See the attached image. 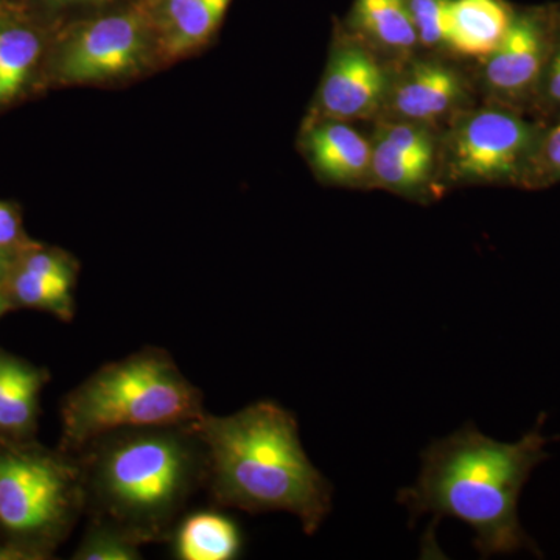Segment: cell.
Instances as JSON below:
<instances>
[{"mask_svg":"<svg viewBox=\"0 0 560 560\" xmlns=\"http://www.w3.org/2000/svg\"><path fill=\"white\" fill-rule=\"evenodd\" d=\"M529 165L536 168L537 178L547 179L545 183L560 179V121L539 139Z\"/></svg>","mask_w":560,"mask_h":560,"instance_id":"cell-23","label":"cell"},{"mask_svg":"<svg viewBox=\"0 0 560 560\" xmlns=\"http://www.w3.org/2000/svg\"><path fill=\"white\" fill-rule=\"evenodd\" d=\"M552 441H560V436L552 438Z\"/></svg>","mask_w":560,"mask_h":560,"instance_id":"cell-30","label":"cell"},{"mask_svg":"<svg viewBox=\"0 0 560 560\" xmlns=\"http://www.w3.org/2000/svg\"><path fill=\"white\" fill-rule=\"evenodd\" d=\"M10 2V0H0V3Z\"/></svg>","mask_w":560,"mask_h":560,"instance_id":"cell-31","label":"cell"},{"mask_svg":"<svg viewBox=\"0 0 560 560\" xmlns=\"http://www.w3.org/2000/svg\"><path fill=\"white\" fill-rule=\"evenodd\" d=\"M7 311H9V301H7V298L3 296L2 291H0V316Z\"/></svg>","mask_w":560,"mask_h":560,"instance_id":"cell-29","label":"cell"},{"mask_svg":"<svg viewBox=\"0 0 560 560\" xmlns=\"http://www.w3.org/2000/svg\"><path fill=\"white\" fill-rule=\"evenodd\" d=\"M31 11L0 3V109L20 101L43 60L46 43Z\"/></svg>","mask_w":560,"mask_h":560,"instance_id":"cell-10","label":"cell"},{"mask_svg":"<svg viewBox=\"0 0 560 560\" xmlns=\"http://www.w3.org/2000/svg\"><path fill=\"white\" fill-rule=\"evenodd\" d=\"M73 280L46 278L14 267L10 276V291L25 307L54 313L60 319H72Z\"/></svg>","mask_w":560,"mask_h":560,"instance_id":"cell-18","label":"cell"},{"mask_svg":"<svg viewBox=\"0 0 560 560\" xmlns=\"http://www.w3.org/2000/svg\"><path fill=\"white\" fill-rule=\"evenodd\" d=\"M145 46V21L136 11L86 22L58 47L54 58L55 79L81 84L125 75L138 68Z\"/></svg>","mask_w":560,"mask_h":560,"instance_id":"cell-7","label":"cell"},{"mask_svg":"<svg viewBox=\"0 0 560 560\" xmlns=\"http://www.w3.org/2000/svg\"><path fill=\"white\" fill-rule=\"evenodd\" d=\"M431 168L405 156L385 139L377 138L372 147L371 173L385 189L412 194L427 183Z\"/></svg>","mask_w":560,"mask_h":560,"instance_id":"cell-19","label":"cell"},{"mask_svg":"<svg viewBox=\"0 0 560 560\" xmlns=\"http://www.w3.org/2000/svg\"><path fill=\"white\" fill-rule=\"evenodd\" d=\"M44 9L58 10L65 9V7L80 5V3H98L105 2V0H38Z\"/></svg>","mask_w":560,"mask_h":560,"instance_id":"cell-27","label":"cell"},{"mask_svg":"<svg viewBox=\"0 0 560 560\" xmlns=\"http://www.w3.org/2000/svg\"><path fill=\"white\" fill-rule=\"evenodd\" d=\"M547 416L517 442H500L474 425L433 442L422 455V469L411 488L397 501L412 521L431 515L456 518L475 533L474 545L482 559L526 550L541 558L536 541L523 529L518 500L530 474L550 455L541 434Z\"/></svg>","mask_w":560,"mask_h":560,"instance_id":"cell-1","label":"cell"},{"mask_svg":"<svg viewBox=\"0 0 560 560\" xmlns=\"http://www.w3.org/2000/svg\"><path fill=\"white\" fill-rule=\"evenodd\" d=\"M9 257H7V253H2V250H0V279L5 278L7 272H9Z\"/></svg>","mask_w":560,"mask_h":560,"instance_id":"cell-28","label":"cell"},{"mask_svg":"<svg viewBox=\"0 0 560 560\" xmlns=\"http://www.w3.org/2000/svg\"><path fill=\"white\" fill-rule=\"evenodd\" d=\"M550 28L551 16L545 11L514 13L499 47L486 57L485 79L490 91L518 98L536 86L548 65Z\"/></svg>","mask_w":560,"mask_h":560,"instance_id":"cell-9","label":"cell"},{"mask_svg":"<svg viewBox=\"0 0 560 560\" xmlns=\"http://www.w3.org/2000/svg\"><path fill=\"white\" fill-rule=\"evenodd\" d=\"M514 13L504 0H448L445 46L469 57H488L499 47Z\"/></svg>","mask_w":560,"mask_h":560,"instance_id":"cell-13","label":"cell"},{"mask_svg":"<svg viewBox=\"0 0 560 560\" xmlns=\"http://www.w3.org/2000/svg\"><path fill=\"white\" fill-rule=\"evenodd\" d=\"M410 11L419 43L425 47L445 46V16L448 0H405Z\"/></svg>","mask_w":560,"mask_h":560,"instance_id":"cell-22","label":"cell"},{"mask_svg":"<svg viewBox=\"0 0 560 560\" xmlns=\"http://www.w3.org/2000/svg\"><path fill=\"white\" fill-rule=\"evenodd\" d=\"M547 75H545V91L548 98L555 105L560 106V44L556 47L555 55L548 62Z\"/></svg>","mask_w":560,"mask_h":560,"instance_id":"cell-25","label":"cell"},{"mask_svg":"<svg viewBox=\"0 0 560 560\" xmlns=\"http://www.w3.org/2000/svg\"><path fill=\"white\" fill-rule=\"evenodd\" d=\"M142 545L108 523L92 521L83 540L73 552L75 560H140Z\"/></svg>","mask_w":560,"mask_h":560,"instance_id":"cell-20","label":"cell"},{"mask_svg":"<svg viewBox=\"0 0 560 560\" xmlns=\"http://www.w3.org/2000/svg\"><path fill=\"white\" fill-rule=\"evenodd\" d=\"M350 22L361 39L377 49L407 54L419 44L405 0H355Z\"/></svg>","mask_w":560,"mask_h":560,"instance_id":"cell-16","label":"cell"},{"mask_svg":"<svg viewBox=\"0 0 560 560\" xmlns=\"http://www.w3.org/2000/svg\"><path fill=\"white\" fill-rule=\"evenodd\" d=\"M460 77L440 62L420 61L390 83L386 105L399 120L430 124L451 113L464 95Z\"/></svg>","mask_w":560,"mask_h":560,"instance_id":"cell-11","label":"cell"},{"mask_svg":"<svg viewBox=\"0 0 560 560\" xmlns=\"http://www.w3.org/2000/svg\"><path fill=\"white\" fill-rule=\"evenodd\" d=\"M231 0H164L160 11L162 49L178 57L197 49L223 21Z\"/></svg>","mask_w":560,"mask_h":560,"instance_id":"cell-14","label":"cell"},{"mask_svg":"<svg viewBox=\"0 0 560 560\" xmlns=\"http://www.w3.org/2000/svg\"><path fill=\"white\" fill-rule=\"evenodd\" d=\"M46 375L13 357H0V430L24 433L38 410Z\"/></svg>","mask_w":560,"mask_h":560,"instance_id":"cell-17","label":"cell"},{"mask_svg":"<svg viewBox=\"0 0 560 560\" xmlns=\"http://www.w3.org/2000/svg\"><path fill=\"white\" fill-rule=\"evenodd\" d=\"M202 394L165 350L145 348L105 364L69 394L62 447L81 452L116 431L184 425L205 416Z\"/></svg>","mask_w":560,"mask_h":560,"instance_id":"cell-4","label":"cell"},{"mask_svg":"<svg viewBox=\"0 0 560 560\" xmlns=\"http://www.w3.org/2000/svg\"><path fill=\"white\" fill-rule=\"evenodd\" d=\"M390 80L385 68L363 44H342L331 54L318 108L324 119H368L386 105Z\"/></svg>","mask_w":560,"mask_h":560,"instance_id":"cell-8","label":"cell"},{"mask_svg":"<svg viewBox=\"0 0 560 560\" xmlns=\"http://www.w3.org/2000/svg\"><path fill=\"white\" fill-rule=\"evenodd\" d=\"M38 559L36 552L16 547H0V560Z\"/></svg>","mask_w":560,"mask_h":560,"instance_id":"cell-26","label":"cell"},{"mask_svg":"<svg viewBox=\"0 0 560 560\" xmlns=\"http://www.w3.org/2000/svg\"><path fill=\"white\" fill-rule=\"evenodd\" d=\"M305 151L324 179L342 186L371 175L372 147L348 121L324 119L305 136Z\"/></svg>","mask_w":560,"mask_h":560,"instance_id":"cell-12","label":"cell"},{"mask_svg":"<svg viewBox=\"0 0 560 560\" xmlns=\"http://www.w3.org/2000/svg\"><path fill=\"white\" fill-rule=\"evenodd\" d=\"M84 512L80 463L36 451L0 452V525L24 539L54 540Z\"/></svg>","mask_w":560,"mask_h":560,"instance_id":"cell-5","label":"cell"},{"mask_svg":"<svg viewBox=\"0 0 560 560\" xmlns=\"http://www.w3.org/2000/svg\"><path fill=\"white\" fill-rule=\"evenodd\" d=\"M25 246L22 235L20 212L9 202L0 201V250L9 253L13 248Z\"/></svg>","mask_w":560,"mask_h":560,"instance_id":"cell-24","label":"cell"},{"mask_svg":"<svg viewBox=\"0 0 560 560\" xmlns=\"http://www.w3.org/2000/svg\"><path fill=\"white\" fill-rule=\"evenodd\" d=\"M539 136L511 110L481 109L459 121L448 140L451 178L497 183L517 178L528 168Z\"/></svg>","mask_w":560,"mask_h":560,"instance_id":"cell-6","label":"cell"},{"mask_svg":"<svg viewBox=\"0 0 560 560\" xmlns=\"http://www.w3.org/2000/svg\"><path fill=\"white\" fill-rule=\"evenodd\" d=\"M208 480L221 506L249 514L289 512L313 536L331 511L334 489L302 447L293 412L272 400L195 422Z\"/></svg>","mask_w":560,"mask_h":560,"instance_id":"cell-2","label":"cell"},{"mask_svg":"<svg viewBox=\"0 0 560 560\" xmlns=\"http://www.w3.org/2000/svg\"><path fill=\"white\" fill-rule=\"evenodd\" d=\"M378 138L385 139L410 160L433 167V136L427 130L425 125L407 120L394 121V124L383 125Z\"/></svg>","mask_w":560,"mask_h":560,"instance_id":"cell-21","label":"cell"},{"mask_svg":"<svg viewBox=\"0 0 560 560\" xmlns=\"http://www.w3.org/2000/svg\"><path fill=\"white\" fill-rule=\"evenodd\" d=\"M80 453L84 511L140 545L172 537L184 508L208 480L195 423L116 431Z\"/></svg>","mask_w":560,"mask_h":560,"instance_id":"cell-3","label":"cell"},{"mask_svg":"<svg viewBox=\"0 0 560 560\" xmlns=\"http://www.w3.org/2000/svg\"><path fill=\"white\" fill-rule=\"evenodd\" d=\"M173 552L179 560H232L242 551V534L226 515L195 512L173 534Z\"/></svg>","mask_w":560,"mask_h":560,"instance_id":"cell-15","label":"cell"}]
</instances>
